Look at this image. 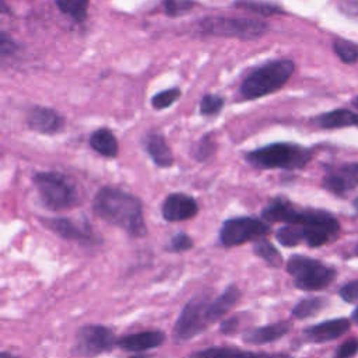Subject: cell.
Masks as SVG:
<instances>
[{
    "mask_svg": "<svg viewBox=\"0 0 358 358\" xmlns=\"http://www.w3.org/2000/svg\"><path fill=\"white\" fill-rule=\"evenodd\" d=\"M117 347V338L109 327L87 324L77 330L73 352L80 357H96Z\"/></svg>",
    "mask_w": 358,
    "mask_h": 358,
    "instance_id": "10",
    "label": "cell"
},
{
    "mask_svg": "<svg viewBox=\"0 0 358 358\" xmlns=\"http://www.w3.org/2000/svg\"><path fill=\"white\" fill-rule=\"evenodd\" d=\"M235 7L248 10L250 13H257L260 15H273V14L282 13L278 6L263 1V0H236Z\"/></svg>",
    "mask_w": 358,
    "mask_h": 358,
    "instance_id": "28",
    "label": "cell"
},
{
    "mask_svg": "<svg viewBox=\"0 0 358 358\" xmlns=\"http://www.w3.org/2000/svg\"><path fill=\"white\" fill-rule=\"evenodd\" d=\"M143 145L152 162L159 168H168L173 164V155L165 137L158 131H148L143 137Z\"/></svg>",
    "mask_w": 358,
    "mask_h": 358,
    "instance_id": "18",
    "label": "cell"
},
{
    "mask_svg": "<svg viewBox=\"0 0 358 358\" xmlns=\"http://www.w3.org/2000/svg\"><path fill=\"white\" fill-rule=\"evenodd\" d=\"M162 6H164V11L168 15L175 17L189 11L194 6V1L193 0H164Z\"/></svg>",
    "mask_w": 358,
    "mask_h": 358,
    "instance_id": "33",
    "label": "cell"
},
{
    "mask_svg": "<svg viewBox=\"0 0 358 358\" xmlns=\"http://www.w3.org/2000/svg\"><path fill=\"white\" fill-rule=\"evenodd\" d=\"M291 330V323L287 320L250 329L243 334V341L249 344H267L284 337Z\"/></svg>",
    "mask_w": 358,
    "mask_h": 358,
    "instance_id": "20",
    "label": "cell"
},
{
    "mask_svg": "<svg viewBox=\"0 0 358 358\" xmlns=\"http://www.w3.org/2000/svg\"><path fill=\"white\" fill-rule=\"evenodd\" d=\"M296 224L302 227L305 242L310 248L327 243L340 231V224L334 215L323 210H301Z\"/></svg>",
    "mask_w": 358,
    "mask_h": 358,
    "instance_id": "9",
    "label": "cell"
},
{
    "mask_svg": "<svg viewBox=\"0 0 358 358\" xmlns=\"http://www.w3.org/2000/svg\"><path fill=\"white\" fill-rule=\"evenodd\" d=\"M161 213L165 221L176 222L193 218L199 213L197 201L185 193H171L165 197Z\"/></svg>",
    "mask_w": 358,
    "mask_h": 358,
    "instance_id": "12",
    "label": "cell"
},
{
    "mask_svg": "<svg viewBox=\"0 0 358 358\" xmlns=\"http://www.w3.org/2000/svg\"><path fill=\"white\" fill-rule=\"evenodd\" d=\"M341 10H343V13H345L354 18H358V0H343Z\"/></svg>",
    "mask_w": 358,
    "mask_h": 358,
    "instance_id": "38",
    "label": "cell"
},
{
    "mask_svg": "<svg viewBox=\"0 0 358 358\" xmlns=\"http://www.w3.org/2000/svg\"><path fill=\"white\" fill-rule=\"evenodd\" d=\"M27 124L41 134H56L64 127V117L55 109L34 106L27 115Z\"/></svg>",
    "mask_w": 358,
    "mask_h": 358,
    "instance_id": "13",
    "label": "cell"
},
{
    "mask_svg": "<svg viewBox=\"0 0 358 358\" xmlns=\"http://www.w3.org/2000/svg\"><path fill=\"white\" fill-rule=\"evenodd\" d=\"M224 106V98L217 94H207L201 98L200 102V113L204 116H213L220 113Z\"/></svg>",
    "mask_w": 358,
    "mask_h": 358,
    "instance_id": "30",
    "label": "cell"
},
{
    "mask_svg": "<svg viewBox=\"0 0 358 358\" xmlns=\"http://www.w3.org/2000/svg\"><path fill=\"white\" fill-rule=\"evenodd\" d=\"M329 303V299L324 296H309L302 301H299L294 308L291 315L296 319H308L319 312H322Z\"/></svg>",
    "mask_w": 358,
    "mask_h": 358,
    "instance_id": "24",
    "label": "cell"
},
{
    "mask_svg": "<svg viewBox=\"0 0 358 358\" xmlns=\"http://www.w3.org/2000/svg\"><path fill=\"white\" fill-rule=\"evenodd\" d=\"M352 105H354V106H355V108H357V109H358V96H357V98H354V99H352Z\"/></svg>",
    "mask_w": 358,
    "mask_h": 358,
    "instance_id": "43",
    "label": "cell"
},
{
    "mask_svg": "<svg viewBox=\"0 0 358 358\" xmlns=\"http://www.w3.org/2000/svg\"><path fill=\"white\" fill-rule=\"evenodd\" d=\"M90 145L94 151L106 158H113L117 155L119 144L115 134L109 129H98L90 137Z\"/></svg>",
    "mask_w": 358,
    "mask_h": 358,
    "instance_id": "23",
    "label": "cell"
},
{
    "mask_svg": "<svg viewBox=\"0 0 358 358\" xmlns=\"http://www.w3.org/2000/svg\"><path fill=\"white\" fill-rule=\"evenodd\" d=\"M333 49L338 59L345 64H352L358 60V46L350 41L337 38L333 42Z\"/></svg>",
    "mask_w": 358,
    "mask_h": 358,
    "instance_id": "29",
    "label": "cell"
},
{
    "mask_svg": "<svg viewBox=\"0 0 358 358\" xmlns=\"http://www.w3.org/2000/svg\"><path fill=\"white\" fill-rule=\"evenodd\" d=\"M351 319H352V322H354V323H357V324H358V306H357V308H355V310L352 312Z\"/></svg>",
    "mask_w": 358,
    "mask_h": 358,
    "instance_id": "41",
    "label": "cell"
},
{
    "mask_svg": "<svg viewBox=\"0 0 358 358\" xmlns=\"http://www.w3.org/2000/svg\"><path fill=\"white\" fill-rule=\"evenodd\" d=\"M55 3L63 14L76 22H83L87 18L90 0H55Z\"/></svg>",
    "mask_w": 358,
    "mask_h": 358,
    "instance_id": "26",
    "label": "cell"
},
{
    "mask_svg": "<svg viewBox=\"0 0 358 358\" xmlns=\"http://www.w3.org/2000/svg\"><path fill=\"white\" fill-rule=\"evenodd\" d=\"M192 248H193L192 238L189 235L183 234V232L176 234L171 239V243H169V249L173 250V252H185V250H189Z\"/></svg>",
    "mask_w": 358,
    "mask_h": 358,
    "instance_id": "35",
    "label": "cell"
},
{
    "mask_svg": "<svg viewBox=\"0 0 358 358\" xmlns=\"http://www.w3.org/2000/svg\"><path fill=\"white\" fill-rule=\"evenodd\" d=\"M287 271L292 277L295 288L301 291H319L326 288L336 278V270L323 262L294 255L287 262Z\"/></svg>",
    "mask_w": 358,
    "mask_h": 358,
    "instance_id": "5",
    "label": "cell"
},
{
    "mask_svg": "<svg viewBox=\"0 0 358 358\" xmlns=\"http://www.w3.org/2000/svg\"><path fill=\"white\" fill-rule=\"evenodd\" d=\"M238 326H239V319L236 316H232V317L221 322L220 330L224 334H234L238 330Z\"/></svg>",
    "mask_w": 358,
    "mask_h": 358,
    "instance_id": "37",
    "label": "cell"
},
{
    "mask_svg": "<svg viewBox=\"0 0 358 358\" xmlns=\"http://www.w3.org/2000/svg\"><path fill=\"white\" fill-rule=\"evenodd\" d=\"M214 151H215V141H214L211 134H206L204 137L200 138V141H199V144L196 147L194 158L197 161H200V162L207 161V159L211 158Z\"/></svg>",
    "mask_w": 358,
    "mask_h": 358,
    "instance_id": "32",
    "label": "cell"
},
{
    "mask_svg": "<svg viewBox=\"0 0 358 358\" xmlns=\"http://www.w3.org/2000/svg\"><path fill=\"white\" fill-rule=\"evenodd\" d=\"M43 206L53 211L73 208L78 203V190L74 182L53 171L38 172L32 178Z\"/></svg>",
    "mask_w": 358,
    "mask_h": 358,
    "instance_id": "4",
    "label": "cell"
},
{
    "mask_svg": "<svg viewBox=\"0 0 358 358\" xmlns=\"http://www.w3.org/2000/svg\"><path fill=\"white\" fill-rule=\"evenodd\" d=\"M165 338L166 336L161 330H144L117 338V347L129 352H141L159 347Z\"/></svg>",
    "mask_w": 358,
    "mask_h": 358,
    "instance_id": "16",
    "label": "cell"
},
{
    "mask_svg": "<svg viewBox=\"0 0 358 358\" xmlns=\"http://www.w3.org/2000/svg\"><path fill=\"white\" fill-rule=\"evenodd\" d=\"M270 234V225L257 217H232L222 222L218 238L222 246L232 248L257 241Z\"/></svg>",
    "mask_w": 358,
    "mask_h": 358,
    "instance_id": "8",
    "label": "cell"
},
{
    "mask_svg": "<svg viewBox=\"0 0 358 358\" xmlns=\"http://www.w3.org/2000/svg\"><path fill=\"white\" fill-rule=\"evenodd\" d=\"M358 352V338H348L336 350L337 358H352Z\"/></svg>",
    "mask_w": 358,
    "mask_h": 358,
    "instance_id": "36",
    "label": "cell"
},
{
    "mask_svg": "<svg viewBox=\"0 0 358 358\" xmlns=\"http://www.w3.org/2000/svg\"><path fill=\"white\" fill-rule=\"evenodd\" d=\"M179 96H180L179 88H169V90H164V91L158 92L157 95H154L151 99V103L155 109L161 110V109L171 106Z\"/></svg>",
    "mask_w": 358,
    "mask_h": 358,
    "instance_id": "31",
    "label": "cell"
},
{
    "mask_svg": "<svg viewBox=\"0 0 358 358\" xmlns=\"http://www.w3.org/2000/svg\"><path fill=\"white\" fill-rule=\"evenodd\" d=\"M315 123L322 129H341L358 126V113L348 109H334L315 119Z\"/></svg>",
    "mask_w": 358,
    "mask_h": 358,
    "instance_id": "22",
    "label": "cell"
},
{
    "mask_svg": "<svg viewBox=\"0 0 358 358\" xmlns=\"http://www.w3.org/2000/svg\"><path fill=\"white\" fill-rule=\"evenodd\" d=\"M190 358H291L287 354H266V352H253L242 350L238 347H208L200 351H196Z\"/></svg>",
    "mask_w": 358,
    "mask_h": 358,
    "instance_id": "19",
    "label": "cell"
},
{
    "mask_svg": "<svg viewBox=\"0 0 358 358\" xmlns=\"http://www.w3.org/2000/svg\"><path fill=\"white\" fill-rule=\"evenodd\" d=\"M357 186H358V162L343 165L338 169L329 172L323 178V187L336 196H344L345 193L355 189Z\"/></svg>",
    "mask_w": 358,
    "mask_h": 358,
    "instance_id": "14",
    "label": "cell"
},
{
    "mask_svg": "<svg viewBox=\"0 0 358 358\" xmlns=\"http://www.w3.org/2000/svg\"><path fill=\"white\" fill-rule=\"evenodd\" d=\"M211 299L208 294L201 292L187 301L173 326L172 336L175 341L192 340L213 324L208 313Z\"/></svg>",
    "mask_w": 358,
    "mask_h": 358,
    "instance_id": "6",
    "label": "cell"
},
{
    "mask_svg": "<svg viewBox=\"0 0 358 358\" xmlns=\"http://www.w3.org/2000/svg\"><path fill=\"white\" fill-rule=\"evenodd\" d=\"M352 206H354L355 211L358 213V197H355V199H354V201H352Z\"/></svg>",
    "mask_w": 358,
    "mask_h": 358,
    "instance_id": "42",
    "label": "cell"
},
{
    "mask_svg": "<svg viewBox=\"0 0 358 358\" xmlns=\"http://www.w3.org/2000/svg\"><path fill=\"white\" fill-rule=\"evenodd\" d=\"M294 69L292 60L278 59L252 70L239 87L241 96L246 101H252L278 91L291 78Z\"/></svg>",
    "mask_w": 358,
    "mask_h": 358,
    "instance_id": "2",
    "label": "cell"
},
{
    "mask_svg": "<svg viewBox=\"0 0 358 358\" xmlns=\"http://www.w3.org/2000/svg\"><path fill=\"white\" fill-rule=\"evenodd\" d=\"M275 238L285 248L296 246L302 241H305L303 229L299 224H285V225H282L281 228L277 229Z\"/></svg>",
    "mask_w": 358,
    "mask_h": 358,
    "instance_id": "27",
    "label": "cell"
},
{
    "mask_svg": "<svg viewBox=\"0 0 358 358\" xmlns=\"http://www.w3.org/2000/svg\"><path fill=\"white\" fill-rule=\"evenodd\" d=\"M42 222L49 231L55 232L63 239L77 241L83 245H94L101 242L99 236L92 231L91 225L87 221H77L73 218L57 217V218L43 220Z\"/></svg>",
    "mask_w": 358,
    "mask_h": 358,
    "instance_id": "11",
    "label": "cell"
},
{
    "mask_svg": "<svg viewBox=\"0 0 358 358\" xmlns=\"http://www.w3.org/2000/svg\"><path fill=\"white\" fill-rule=\"evenodd\" d=\"M338 295L347 303H354L358 301V280H352L345 282L340 289Z\"/></svg>",
    "mask_w": 358,
    "mask_h": 358,
    "instance_id": "34",
    "label": "cell"
},
{
    "mask_svg": "<svg viewBox=\"0 0 358 358\" xmlns=\"http://www.w3.org/2000/svg\"><path fill=\"white\" fill-rule=\"evenodd\" d=\"M239 299H241V289L235 284H231L229 287H227L222 294L213 298L210 302L208 313H210L211 322L215 323L220 319H222L231 310V308L238 303Z\"/></svg>",
    "mask_w": 358,
    "mask_h": 358,
    "instance_id": "21",
    "label": "cell"
},
{
    "mask_svg": "<svg viewBox=\"0 0 358 358\" xmlns=\"http://www.w3.org/2000/svg\"><path fill=\"white\" fill-rule=\"evenodd\" d=\"M0 358H20V357H18V355H14V354H11V352H7V351H1Z\"/></svg>",
    "mask_w": 358,
    "mask_h": 358,
    "instance_id": "39",
    "label": "cell"
},
{
    "mask_svg": "<svg viewBox=\"0 0 358 358\" xmlns=\"http://www.w3.org/2000/svg\"><path fill=\"white\" fill-rule=\"evenodd\" d=\"M92 211L105 222L126 231L130 236L147 235L141 200L119 187L103 186L92 200Z\"/></svg>",
    "mask_w": 358,
    "mask_h": 358,
    "instance_id": "1",
    "label": "cell"
},
{
    "mask_svg": "<svg viewBox=\"0 0 358 358\" xmlns=\"http://www.w3.org/2000/svg\"><path fill=\"white\" fill-rule=\"evenodd\" d=\"M199 28L206 35L229 36L242 41H253L266 34L268 25L252 18L234 17H206L199 22Z\"/></svg>",
    "mask_w": 358,
    "mask_h": 358,
    "instance_id": "7",
    "label": "cell"
},
{
    "mask_svg": "<svg viewBox=\"0 0 358 358\" xmlns=\"http://www.w3.org/2000/svg\"><path fill=\"white\" fill-rule=\"evenodd\" d=\"M355 255H358V246H357V249H355Z\"/></svg>",
    "mask_w": 358,
    "mask_h": 358,
    "instance_id": "44",
    "label": "cell"
},
{
    "mask_svg": "<svg viewBox=\"0 0 358 358\" xmlns=\"http://www.w3.org/2000/svg\"><path fill=\"white\" fill-rule=\"evenodd\" d=\"M129 358H152L151 355H148V354H143V352H136V354H133L131 357H129Z\"/></svg>",
    "mask_w": 358,
    "mask_h": 358,
    "instance_id": "40",
    "label": "cell"
},
{
    "mask_svg": "<svg viewBox=\"0 0 358 358\" xmlns=\"http://www.w3.org/2000/svg\"><path fill=\"white\" fill-rule=\"evenodd\" d=\"M299 211L289 200L277 196L268 201V204L262 210V218L268 222H285L296 224Z\"/></svg>",
    "mask_w": 358,
    "mask_h": 358,
    "instance_id": "17",
    "label": "cell"
},
{
    "mask_svg": "<svg viewBox=\"0 0 358 358\" xmlns=\"http://www.w3.org/2000/svg\"><path fill=\"white\" fill-rule=\"evenodd\" d=\"M312 158V151L294 143H273L249 151L245 159L259 169H302Z\"/></svg>",
    "mask_w": 358,
    "mask_h": 358,
    "instance_id": "3",
    "label": "cell"
},
{
    "mask_svg": "<svg viewBox=\"0 0 358 358\" xmlns=\"http://www.w3.org/2000/svg\"><path fill=\"white\" fill-rule=\"evenodd\" d=\"M351 322L345 317H336L303 329V337L310 343H326L336 340L350 330Z\"/></svg>",
    "mask_w": 358,
    "mask_h": 358,
    "instance_id": "15",
    "label": "cell"
},
{
    "mask_svg": "<svg viewBox=\"0 0 358 358\" xmlns=\"http://www.w3.org/2000/svg\"><path fill=\"white\" fill-rule=\"evenodd\" d=\"M253 250L260 259H263L271 267H280L282 264V256L280 255L277 248L266 238L255 241Z\"/></svg>",
    "mask_w": 358,
    "mask_h": 358,
    "instance_id": "25",
    "label": "cell"
}]
</instances>
